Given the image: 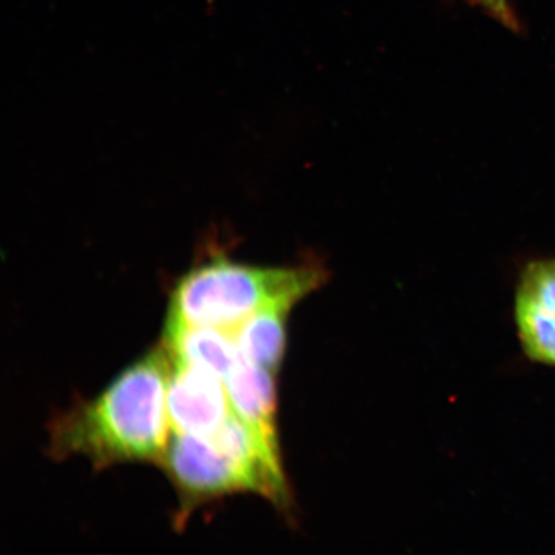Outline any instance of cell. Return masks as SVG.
I'll use <instances>...</instances> for the list:
<instances>
[{"instance_id":"obj_1","label":"cell","mask_w":555,"mask_h":555,"mask_svg":"<svg viewBox=\"0 0 555 555\" xmlns=\"http://www.w3.org/2000/svg\"><path fill=\"white\" fill-rule=\"evenodd\" d=\"M171 371L168 347L149 352L99 398L54 423L53 453L82 454L101 467L128 461L162 463L171 436Z\"/></svg>"},{"instance_id":"obj_2","label":"cell","mask_w":555,"mask_h":555,"mask_svg":"<svg viewBox=\"0 0 555 555\" xmlns=\"http://www.w3.org/2000/svg\"><path fill=\"white\" fill-rule=\"evenodd\" d=\"M327 280L319 266L261 268L215 255L185 273L172 291L168 319L232 332L270 305H296Z\"/></svg>"},{"instance_id":"obj_3","label":"cell","mask_w":555,"mask_h":555,"mask_svg":"<svg viewBox=\"0 0 555 555\" xmlns=\"http://www.w3.org/2000/svg\"><path fill=\"white\" fill-rule=\"evenodd\" d=\"M162 463L185 505L238 491L255 492L281 506L288 504L284 472L234 413L211 436L171 433Z\"/></svg>"},{"instance_id":"obj_4","label":"cell","mask_w":555,"mask_h":555,"mask_svg":"<svg viewBox=\"0 0 555 555\" xmlns=\"http://www.w3.org/2000/svg\"><path fill=\"white\" fill-rule=\"evenodd\" d=\"M168 412L171 433L196 436L218 433L233 413L223 379L173 359Z\"/></svg>"},{"instance_id":"obj_5","label":"cell","mask_w":555,"mask_h":555,"mask_svg":"<svg viewBox=\"0 0 555 555\" xmlns=\"http://www.w3.org/2000/svg\"><path fill=\"white\" fill-rule=\"evenodd\" d=\"M515 315L526 356L555 366V260L532 261L524 269Z\"/></svg>"},{"instance_id":"obj_6","label":"cell","mask_w":555,"mask_h":555,"mask_svg":"<svg viewBox=\"0 0 555 555\" xmlns=\"http://www.w3.org/2000/svg\"><path fill=\"white\" fill-rule=\"evenodd\" d=\"M276 373L242 357L224 379L232 411L245 423L275 467L283 469L276 431Z\"/></svg>"},{"instance_id":"obj_7","label":"cell","mask_w":555,"mask_h":555,"mask_svg":"<svg viewBox=\"0 0 555 555\" xmlns=\"http://www.w3.org/2000/svg\"><path fill=\"white\" fill-rule=\"evenodd\" d=\"M170 356L225 379L241 358L232 332L168 319L165 343Z\"/></svg>"},{"instance_id":"obj_8","label":"cell","mask_w":555,"mask_h":555,"mask_svg":"<svg viewBox=\"0 0 555 555\" xmlns=\"http://www.w3.org/2000/svg\"><path fill=\"white\" fill-rule=\"evenodd\" d=\"M294 304L280 302L256 311L232 331L240 356L276 373L286 351L287 318Z\"/></svg>"},{"instance_id":"obj_9","label":"cell","mask_w":555,"mask_h":555,"mask_svg":"<svg viewBox=\"0 0 555 555\" xmlns=\"http://www.w3.org/2000/svg\"><path fill=\"white\" fill-rule=\"evenodd\" d=\"M469 2L481 7L491 17L502 23L511 30H519V21L513 11L509 0H469Z\"/></svg>"}]
</instances>
